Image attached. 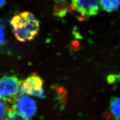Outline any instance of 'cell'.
<instances>
[{
  "mask_svg": "<svg viewBox=\"0 0 120 120\" xmlns=\"http://www.w3.org/2000/svg\"><path fill=\"white\" fill-rule=\"evenodd\" d=\"M40 21L32 13L22 12L13 17L10 25L15 37L21 42L33 40L40 31Z\"/></svg>",
  "mask_w": 120,
  "mask_h": 120,
  "instance_id": "obj_1",
  "label": "cell"
},
{
  "mask_svg": "<svg viewBox=\"0 0 120 120\" xmlns=\"http://www.w3.org/2000/svg\"><path fill=\"white\" fill-rule=\"evenodd\" d=\"M109 109L115 119L120 120V98L114 97L110 101Z\"/></svg>",
  "mask_w": 120,
  "mask_h": 120,
  "instance_id": "obj_7",
  "label": "cell"
},
{
  "mask_svg": "<svg viewBox=\"0 0 120 120\" xmlns=\"http://www.w3.org/2000/svg\"><path fill=\"white\" fill-rule=\"evenodd\" d=\"M100 0H72V6L84 18L95 16L99 13Z\"/></svg>",
  "mask_w": 120,
  "mask_h": 120,
  "instance_id": "obj_4",
  "label": "cell"
},
{
  "mask_svg": "<svg viewBox=\"0 0 120 120\" xmlns=\"http://www.w3.org/2000/svg\"><path fill=\"white\" fill-rule=\"evenodd\" d=\"M7 2V0H0V8L5 6Z\"/></svg>",
  "mask_w": 120,
  "mask_h": 120,
  "instance_id": "obj_15",
  "label": "cell"
},
{
  "mask_svg": "<svg viewBox=\"0 0 120 120\" xmlns=\"http://www.w3.org/2000/svg\"><path fill=\"white\" fill-rule=\"evenodd\" d=\"M22 82L14 75L0 77V100L14 104L18 98Z\"/></svg>",
  "mask_w": 120,
  "mask_h": 120,
  "instance_id": "obj_2",
  "label": "cell"
},
{
  "mask_svg": "<svg viewBox=\"0 0 120 120\" xmlns=\"http://www.w3.org/2000/svg\"><path fill=\"white\" fill-rule=\"evenodd\" d=\"M102 9L107 12H112L117 10L120 6V0H100Z\"/></svg>",
  "mask_w": 120,
  "mask_h": 120,
  "instance_id": "obj_8",
  "label": "cell"
},
{
  "mask_svg": "<svg viewBox=\"0 0 120 120\" xmlns=\"http://www.w3.org/2000/svg\"><path fill=\"white\" fill-rule=\"evenodd\" d=\"M4 120H29L27 117L19 112L18 111L11 109L9 110Z\"/></svg>",
  "mask_w": 120,
  "mask_h": 120,
  "instance_id": "obj_10",
  "label": "cell"
},
{
  "mask_svg": "<svg viewBox=\"0 0 120 120\" xmlns=\"http://www.w3.org/2000/svg\"><path fill=\"white\" fill-rule=\"evenodd\" d=\"M115 75H111L108 76L107 79V82L109 84H113L117 80V77Z\"/></svg>",
  "mask_w": 120,
  "mask_h": 120,
  "instance_id": "obj_14",
  "label": "cell"
},
{
  "mask_svg": "<svg viewBox=\"0 0 120 120\" xmlns=\"http://www.w3.org/2000/svg\"><path fill=\"white\" fill-rule=\"evenodd\" d=\"M12 109L19 111L26 117L31 118L36 113V102L31 98L22 96L18 98Z\"/></svg>",
  "mask_w": 120,
  "mask_h": 120,
  "instance_id": "obj_5",
  "label": "cell"
},
{
  "mask_svg": "<svg viewBox=\"0 0 120 120\" xmlns=\"http://www.w3.org/2000/svg\"><path fill=\"white\" fill-rule=\"evenodd\" d=\"M43 84L44 81L41 77L36 73H34L22 82L21 94H27L43 99L45 97Z\"/></svg>",
  "mask_w": 120,
  "mask_h": 120,
  "instance_id": "obj_3",
  "label": "cell"
},
{
  "mask_svg": "<svg viewBox=\"0 0 120 120\" xmlns=\"http://www.w3.org/2000/svg\"><path fill=\"white\" fill-rule=\"evenodd\" d=\"M55 1H56L57 3H60V2H65L67 0H54Z\"/></svg>",
  "mask_w": 120,
  "mask_h": 120,
  "instance_id": "obj_16",
  "label": "cell"
},
{
  "mask_svg": "<svg viewBox=\"0 0 120 120\" xmlns=\"http://www.w3.org/2000/svg\"><path fill=\"white\" fill-rule=\"evenodd\" d=\"M70 8L68 5L63 2H60L54 6L52 14L54 16L59 18H63L65 17L68 13Z\"/></svg>",
  "mask_w": 120,
  "mask_h": 120,
  "instance_id": "obj_9",
  "label": "cell"
},
{
  "mask_svg": "<svg viewBox=\"0 0 120 120\" xmlns=\"http://www.w3.org/2000/svg\"><path fill=\"white\" fill-rule=\"evenodd\" d=\"M6 104L4 101L0 100V120L5 118L8 111Z\"/></svg>",
  "mask_w": 120,
  "mask_h": 120,
  "instance_id": "obj_11",
  "label": "cell"
},
{
  "mask_svg": "<svg viewBox=\"0 0 120 120\" xmlns=\"http://www.w3.org/2000/svg\"><path fill=\"white\" fill-rule=\"evenodd\" d=\"M51 89L55 93L56 99L59 105L64 107L68 102V92L66 88L63 86L55 84L51 86Z\"/></svg>",
  "mask_w": 120,
  "mask_h": 120,
  "instance_id": "obj_6",
  "label": "cell"
},
{
  "mask_svg": "<svg viewBox=\"0 0 120 120\" xmlns=\"http://www.w3.org/2000/svg\"><path fill=\"white\" fill-rule=\"evenodd\" d=\"M5 41V28L4 26L0 24V45L4 44Z\"/></svg>",
  "mask_w": 120,
  "mask_h": 120,
  "instance_id": "obj_13",
  "label": "cell"
},
{
  "mask_svg": "<svg viewBox=\"0 0 120 120\" xmlns=\"http://www.w3.org/2000/svg\"><path fill=\"white\" fill-rule=\"evenodd\" d=\"M69 48L72 51L76 52L80 49L81 45L78 41L74 40L71 41L69 45Z\"/></svg>",
  "mask_w": 120,
  "mask_h": 120,
  "instance_id": "obj_12",
  "label": "cell"
}]
</instances>
